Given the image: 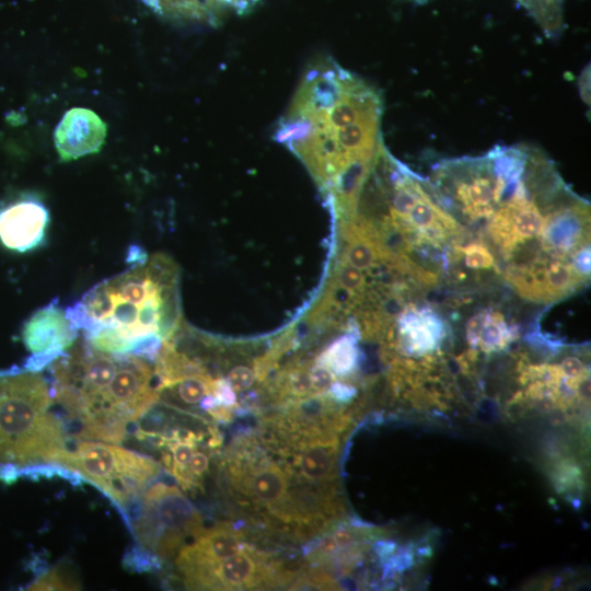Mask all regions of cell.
Masks as SVG:
<instances>
[{"mask_svg": "<svg viewBox=\"0 0 591 591\" xmlns=\"http://www.w3.org/2000/svg\"><path fill=\"white\" fill-rule=\"evenodd\" d=\"M381 93L325 58L310 67L276 128V138L333 193L358 184L384 143Z\"/></svg>", "mask_w": 591, "mask_h": 591, "instance_id": "cell-1", "label": "cell"}, {"mask_svg": "<svg viewBox=\"0 0 591 591\" xmlns=\"http://www.w3.org/2000/svg\"><path fill=\"white\" fill-rule=\"evenodd\" d=\"M151 361L101 351L79 336L48 367L54 401L65 412L69 433L76 429L71 438L126 441L159 399Z\"/></svg>", "mask_w": 591, "mask_h": 591, "instance_id": "cell-2", "label": "cell"}, {"mask_svg": "<svg viewBox=\"0 0 591 591\" xmlns=\"http://www.w3.org/2000/svg\"><path fill=\"white\" fill-rule=\"evenodd\" d=\"M131 253L129 269L91 288L66 314L94 348L153 361L176 323V270L164 255L146 257L137 246Z\"/></svg>", "mask_w": 591, "mask_h": 591, "instance_id": "cell-3", "label": "cell"}, {"mask_svg": "<svg viewBox=\"0 0 591 591\" xmlns=\"http://www.w3.org/2000/svg\"><path fill=\"white\" fill-rule=\"evenodd\" d=\"M42 372L23 367L0 370V480L12 484L26 470L53 463L70 442L63 418Z\"/></svg>", "mask_w": 591, "mask_h": 591, "instance_id": "cell-4", "label": "cell"}, {"mask_svg": "<svg viewBox=\"0 0 591 591\" xmlns=\"http://www.w3.org/2000/svg\"><path fill=\"white\" fill-rule=\"evenodd\" d=\"M88 482L111 500L129 529L130 515L143 493L160 476L152 457L97 440L74 439L54 462Z\"/></svg>", "mask_w": 591, "mask_h": 591, "instance_id": "cell-5", "label": "cell"}, {"mask_svg": "<svg viewBox=\"0 0 591 591\" xmlns=\"http://www.w3.org/2000/svg\"><path fill=\"white\" fill-rule=\"evenodd\" d=\"M128 530L137 545L169 559L204 529L199 512L176 486L154 483L132 510Z\"/></svg>", "mask_w": 591, "mask_h": 591, "instance_id": "cell-6", "label": "cell"}, {"mask_svg": "<svg viewBox=\"0 0 591 591\" xmlns=\"http://www.w3.org/2000/svg\"><path fill=\"white\" fill-rule=\"evenodd\" d=\"M79 337V331L57 300L37 310L24 324L22 340L30 351L23 368L42 372L66 352Z\"/></svg>", "mask_w": 591, "mask_h": 591, "instance_id": "cell-7", "label": "cell"}, {"mask_svg": "<svg viewBox=\"0 0 591 591\" xmlns=\"http://www.w3.org/2000/svg\"><path fill=\"white\" fill-rule=\"evenodd\" d=\"M48 223V209L38 198L21 197L0 209V241L15 252L34 250L45 239Z\"/></svg>", "mask_w": 591, "mask_h": 591, "instance_id": "cell-8", "label": "cell"}, {"mask_svg": "<svg viewBox=\"0 0 591 591\" xmlns=\"http://www.w3.org/2000/svg\"><path fill=\"white\" fill-rule=\"evenodd\" d=\"M106 124L93 111L69 109L54 134L56 150L62 161L77 160L101 150L106 138Z\"/></svg>", "mask_w": 591, "mask_h": 591, "instance_id": "cell-9", "label": "cell"}, {"mask_svg": "<svg viewBox=\"0 0 591 591\" xmlns=\"http://www.w3.org/2000/svg\"><path fill=\"white\" fill-rule=\"evenodd\" d=\"M246 486L255 500L276 506L287 490V478L278 467L268 465L252 473Z\"/></svg>", "mask_w": 591, "mask_h": 591, "instance_id": "cell-10", "label": "cell"}, {"mask_svg": "<svg viewBox=\"0 0 591 591\" xmlns=\"http://www.w3.org/2000/svg\"><path fill=\"white\" fill-rule=\"evenodd\" d=\"M301 473L306 479L322 482L331 477L334 464V450L329 442H309L297 460Z\"/></svg>", "mask_w": 591, "mask_h": 591, "instance_id": "cell-11", "label": "cell"}, {"mask_svg": "<svg viewBox=\"0 0 591 591\" xmlns=\"http://www.w3.org/2000/svg\"><path fill=\"white\" fill-rule=\"evenodd\" d=\"M471 339L480 344L484 349L502 346L508 340V326L499 313L475 316L468 325Z\"/></svg>", "mask_w": 591, "mask_h": 591, "instance_id": "cell-12", "label": "cell"}, {"mask_svg": "<svg viewBox=\"0 0 591 591\" xmlns=\"http://www.w3.org/2000/svg\"><path fill=\"white\" fill-rule=\"evenodd\" d=\"M403 331L415 349H429L441 331L438 320L429 313H409L404 317Z\"/></svg>", "mask_w": 591, "mask_h": 591, "instance_id": "cell-13", "label": "cell"}, {"mask_svg": "<svg viewBox=\"0 0 591 591\" xmlns=\"http://www.w3.org/2000/svg\"><path fill=\"white\" fill-rule=\"evenodd\" d=\"M28 590H77L80 584L59 567L44 569L28 584Z\"/></svg>", "mask_w": 591, "mask_h": 591, "instance_id": "cell-14", "label": "cell"}, {"mask_svg": "<svg viewBox=\"0 0 591 591\" xmlns=\"http://www.w3.org/2000/svg\"><path fill=\"white\" fill-rule=\"evenodd\" d=\"M355 357L352 343L348 338H343L326 351L324 361L336 372H347L354 366Z\"/></svg>", "mask_w": 591, "mask_h": 591, "instance_id": "cell-15", "label": "cell"}, {"mask_svg": "<svg viewBox=\"0 0 591 591\" xmlns=\"http://www.w3.org/2000/svg\"><path fill=\"white\" fill-rule=\"evenodd\" d=\"M161 561L162 559L158 556L137 544L129 547L123 558L124 567L136 572H147L160 569Z\"/></svg>", "mask_w": 591, "mask_h": 591, "instance_id": "cell-16", "label": "cell"}, {"mask_svg": "<svg viewBox=\"0 0 591 591\" xmlns=\"http://www.w3.org/2000/svg\"><path fill=\"white\" fill-rule=\"evenodd\" d=\"M465 263L474 269H488L494 265V257L488 248L479 243L470 244L464 248Z\"/></svg>", "mask_w": 591, "mask_h": 591, "instance_id": "cell-17", "label": "cell"}, {"mask_svg": "<svg viewBox=\"0 0 591 591\" xmlns=\"http://www.w3.org/2000/svg\"><path fill=\"white\" fill-rule=\"evenodd\" d=\"M374 259V252L370 243L357 242L348 251V262L357 269L368 268Z\"/></svg>", "mask_w": 591, "mask_h": 591, "instance_id": "cell-18", "label": "cell"}, {"mask_svg": "<svg viewBox=\"0 0 591 591\" xmlns=\"http://www.w3.org/2000/svg\"><path fill=\"white\" fill-rule=\"evenodd\" d=\"M225 382L231 390L242 392L252 385L253 372L244 366L235 367L228 373Z\"/></svg>", "mask_w": 591, "mask_h": 591, "instance_id": "cell-19", "label": "cell"}, {"mask_svg": "<svg viewBox=\"0 0 591 591\" xmlns=\"http://www.w3.org/2000/svg\"><path fill=\"white\" fill-rule=\"evenodd\" d=\"M339 281L347 289H357L361 287L363 277L359 269L346 266L339 273Z\"/></svg>", "mask_w": 591, "mask_h": 591, "instance_id": "cell-20", "label": "cell"}, {"mask_svg": "<svg viewBox=\"0 0 591 591\" xmlns=\"http://www.w3.org/2000/svg\"><path fill=\"white\" fill-rule=\"evenodd\" d=\"M311 385L317 391L325 390L332 381L331 373L325 368H315L310 375Z\"/></svg>", "mask_w": 591, "mask_h": 591, "instance_id": "cell-21", "label": "cell"}, {"mask_svg": "<svg viewBox=\"0 0 591 591\" xmlns=\"http://www.w3.org/2000/svg\"><path fill=\"white\" fill-rule=\"evenodd\" d=\"M291 387L294 393L303 395L312 387L310 375L305 372H298L291 379Z\"/></svg>", "mask_w": 591, "mask_h": 591, "instance_id": "cell-22", "label": "cell"}, {"mask_svg": "<svg viewBox=\"0 0 591 591\" xmlns=\"http://www.w3.org/2000/svg\"><path fill=\"white\" fill-rule=\"evenodd\" d=\"M563 372L571 378L578 376L582 371V363L578 358L568 357L561 363Z\"/></svg>", "mask_w": 591, "mask_h": 591, "instance_id": "cell-23", "label": "cell"}, {"mask_svg": "<svg viewBox=\"0 0 591 591\" xmlns=\"http://www.w3.org/2000/svg\"><path fill=\"white\" fill-rule=\"evenodd\" d=\"M404 1H410V2H415V3H426L429 0H404Z\"/></svg>", "mask_w": 591, "mask_h": 591, "instance_id": "cell-24", "label": "cell"}]
</instances>
